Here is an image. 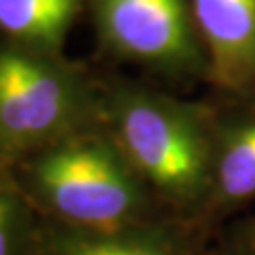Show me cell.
<instances>
[{
    "mask_svg": "<svg viewBox=\"0 0 255 255\" xmlns=\"http://www.w3.org/2000/svg\"><path fill=\"white\" fill-rule=\"evenodd\" d=\"M104 125L159 206L189 225L204 214L214 172V116L208 95L178 91L102 70Z\"/></svg>",
    "mask_w": 255,
    "mask_h": 255,
    "instance_id": "1",
    "label": "cell"
},
{
    "mask_svg": "<svg viewBox=\"0 0 255 255\" xmlns=\"http://www.w3.org/2000/svg\"><path fill=\"white\" fill-rule=\"evenodd\" d=\"M8 168L38 218L51 223L106 233L172 219L128 164L104 121Z\"/></svg>",
    "mask_w": 255,
    "mask_h": 255,
    "instance_id": "2",
    "label": "cell"
},
{
    "mask_svg": "<svg viewBox=\"0 0 255 255\" xmlns=\"http://www.w3.org/2000/svg\"><path fill=\"white\" fill-rule=\"evenodd\" d=\"M102 121L101 68L0 38V164Z\"/></svg>",
    "mask_w": 255,
    "mask_h": 255,
    "instance_id": "3",
    "label": "cell"
},
{
    "mask_svg": "<svg viewBox=\"0 0 255 255\" xmlns=\"http://www.w3.org/2000/svg\"><path fill=\"white\" fill-rule=\"evenodd\" d=\"M97 53L178 91L206 85L208 63L189 0H85Z\"/></svg>",
    "mask_w": 255,
    "mask_h": 255,
    "instance_id": "4",
    "label": "cell"
},
{
    "mask_svg": "<svg viewBox=\"0 0 255 255\" xmlns=\"http://www.w3.org/2000/svg\"><path fill=\"white\" fill-rule=\"evenodd\" d=\"M189 6L208 63L206 95L255 99V0H189Z\"/></svg>",
    "mask_w": 255,
    "mask_h": 255,
    "instance_id": "5",
    "label": "cell"
},
{
    "mask_svg": "<svg viewBox=\"0 0 255 255\" xmlns=\"http://www.w3.org/2000/svg\"><path fill=\"white\" fill-rule=\"evenodd\" d=\"M210 99L216 108L214 172L201 219L235 210L255 199V99Z\"/></svg>",
    "mask_w": 255,
    "mask_h": 255,
    "instance_id": "6",
    "label": "cell"
},
{
    "mask_svg": "<svg viewBox=\"0 0 255 255\" xmlns=\"http://www.w3.org/2000/svg\"><path fill=\"white\" fill-rule=\"evenodd\" d=\"M185 223L164 219L121 231H83L40 219L34 255H187Z\"/></svg>",
    "mask_w": 255,
    "mask_h": 255,
    "instance_id": "7",
    "label": "cell"
},
{
    "mask_svg": "<svg viewBox=\"0 0 255 255\" xmlns=\"http://www.w3.org/2000/svg\"><path fill=\"white\" fill-rule=\"evenodd\" d=\"M83 13L85 0H0V38L63 53Z\"/></svg>",
    "mask_w": 255,
    "mask_h": 255,
    "instance_id": "8",
    "label": "cell"
},
{
    "mask_svg": "<svg viewBox=\"0 0 255 255\" xmlns=\"http://www.w3.org/2000/svg\"><path fill=\"white\" fill-rule=\"evenodd\" d=\"M40 218L8 166L0 164V255H34Z\"/></svg>",
    "mask_w": 255,
    "mask_h": 255,
    "instance_id": "9",
    "label": "cell"
},
{
    "mask_svg": "<svg viewBox=\"0 0 255 255\" xmlns=\"http://www.w3.org/2000/svg\"><path fill=\"white\" fill-rule=\"evenodd\" d=\"M244 238H246V244L250 250L255 252V218L250 219V223L244 229Z\"/></svg>",
    "mask_w": 255,
    "mask_h": 255,
    "instance_id": "10",
    "label": "cell"
}]
</instances>
